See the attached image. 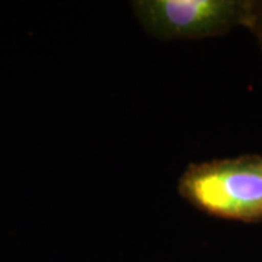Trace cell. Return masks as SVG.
<instances>
[{"label":"cell","mask_w":262,"mask_h":262,"mask_svg":"<svg viewBox=\"0 0 262 262\" xmlns=\"http://www.w3.org/2000/svg\"><path fill=\"white\" fill-rule=\"evenodd\" d=\"M179 194L213 217L262 223V156L246 155L189 165Z\"/></svg>","instance_id":"obj_1"},{"label":"cell","mask_w":262,"mask_h":262,"mask_svg":"<svg viewBox=\"0 0 262 262\" xmlns=\"http://www.w3.org/2000/svg\"><path fill=\"white\" fill-rule=\"evenodd\" d=\"M253 3L246 0H140L133 8L143 27L162 39H198L249 27Z\"/></svg>","instance_id":"obj_2"},{"label":"cell","mask_w":262,"mask_h":262,"mask_svg":"<svg viewBox=\"0 0 262 262\" xmlns=\"http://www.w3.org/2000/svg\"><path fill=\"white\" fill-rule=\"evenodd\" d=\"M248 28L252 29L262 48V2H255L253 3L252 19H251V24H249Z\"/></svg>","instance_id":"obj_3"}]
</instances>
